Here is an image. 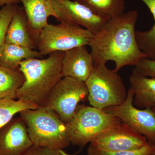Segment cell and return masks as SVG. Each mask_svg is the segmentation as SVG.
<instances>
[{
	"instance_id": "obj_22",
	"label": "cell",
	"mask_w": 155,
	"mask_h": 155,
	"mask_svg": "<svg viewBox=\"0 0 155 155\" xmlns=\"http://www.w3.org/2000/svg\"><path fill=\"white\" fill-rule=\"evenodd\" d=\"M19 6L17 4L7 5L0 9V49L5 42L9 24Z\"/></svg>"
},
{
	"instance_id": "obj_9",
	"label": "cell",
	"mask_w": 155,
	"mask_h": 155,
	"mask_svg": "<svg viewBox=\"0 0 155 155\" xmlns=\"http://www.w3.org/2000/svg\"><path fill=\"white\" fill-rule=\"evenodd\" d=\"M58 21L80 26L96 34L111 19L96 13L77 1L52 0Z\"/></svg>"
},
{
	"instance_id": "obj_5",
	"label": "cell",
	"mask_w": 155,
	"mask_h": 155,
	"mask_svg": "<svg viewBox=\"0 0 155 155\" xmlns=\"http://www.w3.org/2000/svg\"><path fill=\"white\" fill-rule=\"evenodd\" d=\"M85 82L88 91L87 99L92 107L104 110L122 104L127 98V92L122 78L106 64L94 67Z\"/></svg>"
},
{
	"instance_id": "obj_19",
	"label": "cell",
	"mask_w": 155,
	"mask_h": 155,
	"mask_svg": "<svg viewBox=\"0 0 155 155\" xmlns=\"http://www.w3.org/2000/svg\"><path fill=\"white\" fill-rule=\"evenodd\" d=\"M79 2L96 13L109 18H113L124 13V0H78Z\"/></svg>"
},
{
	"instance_id": "obj_18",
	"label": "cell",
	"mask_w": 155,
	"mask_h": 155,
	"mask_svg": "<svg viewBox=\"0 0 155 155\" xmlns=\"http://www.w3.org/2000/svg\"><path fill=\"white\" fill-rule=\"evenodd\" d=\"M147 6L153 14L155 23L147 31H136V38L139 48L146 55L147 58L155 61V0H141Z\"/></svg>"
},
{
	"instance_id": "obj_8",
	"label": "cell",
	"mask_w": 155,
	"mask_h": 155,
	"mask_svg": "<svg viewBox=\"0 0 155 155\" xmlns=\"http://www.w3.org/2000/svg\"><path fill=\"white\" fill-rule=\"evenodd\" d=\"M134 95L133 91L130 87L127 98L122 104L103 110L129 125L145 137L149 143L155 145V112L152 108L136 107L133 104Z\"/></svg>"
},
{
	"instance_id": "obj_6",
	"label": "cell",
	"mask_w": 155,
	"mask_h": 155,
	"mask_svg": "<svg viewBox=\"0 0 155 155\" xmlns=\"http://www.w3.org/2000/svg\"><path fill=\"white\" fill-rule=\"evenodd\" d=\"M94 35L78 25L60 22L48 24L42 29L35 42L38 51L43 56L64 51L78 47L88 45Z\"/></svg>"
},
{
	"instance_id": "obj_13",
	"label": "cell",
	"mask_w": 155,
	"mask_h": 155,
	"mask_svg": "<svg viewBox=\"0 0 155 155\" xmlns=\"http://www.w3.org/2000/svg\"><path fill=\"white\" fill-rule=\"evenodd\" d=\"M27 17L28 28L35 41L44 28L48 25V19H58L52 0H19ZM36 43V42H35Z\"/></svg>"
},
{
	"instance_id": "obj_20",
	"label": "cell",
	"mask_w": 155,
	"mask_h": 155,
	"mask_svg": "<svg viewBox=\"0 0 155 155\" xmlns=\"http://www.w3.org/2000/svg\"><path fill=\"white\" fill-rule=\"evenodd\" d=\"M37 108L36 106L23 101L0 98V128L10 122L17 113L27 109Z\"/></svg>"
},
{
	"instance_id": "obj_3",
	"label": "cell",
	"mask_w": 155,
	"mask_h": 155,
	"mask_svg": "<svg viewBox=\"0 0 155 155\" xmlns=\"http://www.w3.org/2000/svg\"><path fill=\"white\" fill-rule=\"evenodd\" d=\"M19 114L34 145L63 150L71 144L66 124L50 108L42 106L24 110Z\"/></svg>"
},
{
	"instance_id": "obj_28",
	"label": "cell",
	"mask_w": 155,
	"mask_h": 155,
	"mask_svg": "<svg viewBox=\"0 0 155 155\" xmlns=\"http://www.w3.org/2000/svg\"></svg>"
},
{
	"instance_id": "obj_10",
	"label": "cell",
	"mask_w": 155,
	"mask_h": 155,
	"mask_svg": "<svg viewBox=\"0 0 155 155\" xmlns=\"http://www.w3.org/2000/svg\"><path fill=\"white\" fill-rule=\"evenodd\" d=\"M148 143L145 137L122 122L103 131L90 144L97 149L115 152L139 149Z\"/></svg>"
},
{
	"instance_id": "obj_15",
	"label": "cell",
	"mask_w": 155,
	"mask_h": 155,
	"mask_svg": "<svg viewBox=\"0 0 155 155\" xmlns=\"http://www.w3.org/2000/svg\"><path fill=\"white\" fill-rule=\"evenodd\" d=\"M134 95L133 104L140 109L155 107V77L142 76L132 71L129 77Z\"/></svg>"
},
{
	"instance_id": "obj_24",
	"label": "cell",
	"mask_w": 155,
	"mask_h": 155,
	"mask_svg": "<svg viewBox=\"0 0 155 155\" xmlns=\"http://www.w3.org/2000/svg\"><path fill=\"white\" fill-rule=\"evenodd\" d=\"M133 72L145 77H155V61L143 58L135 66Z\"/></svg>"
},
{
	"instance_id": "obj_7",
	"label": "cell",
	"mask_w": 155,
	"mask_h": 155,
	"mask_svg": "<svg viewBox=\"0 0 155 155\" xmlns=\"http://www.w3.org/2000/svg\"><path fill=\"white\" fill-rule=\"evenodd\" d=\"M88 95L85 82L63 77L51 92L44 106L54 111L67 124L72 120L78 104L87 98Z\"/></svg>"
},
{
	"instance_id": "obj_1",
	"label": "cell",
	"mask_w": 155,
	"mask_h": 155,
	"mask_svg": "<svg viewBox=\"0 0 155 155\" xmlns=\"http://www.w3.org/2000/svg\"><path fill=\"white\" fill-rule=\"evenodd\" d=\"M138 13L132 10L111 18L94 35L88 45L94 67L115 62V72L123 67L136 66L141 59L147 58L139 48L136 38V23Z\"/></svg>"
},
{
	"instance_id": "obj_12",
	"label": "cell",
	"mask_w": 155,
	"mask_h": 155,
	"mask_svg": "<svg viewBox=\"0 0 155 155\" xmlns=\"http://www.w3.org/2000/svg\"><path fill=\"white\" fill-rule=\"evenodd\" d=\"M94 67L92 56L86 46L64 52L62 61L63 77H71L85 82Z\"/></svg>"
},
{
	"instance_id": "obj_16",
	"label": "cell",
	"mask_w": 155,
	"mask_h": 155,
	"mask_svg": "<svg viewBox=\"0 0 155 155\" xmlns=\"http://www.w3.org/2000/svg\"><path fill=\"white\" fill-rule=\"evenodd\" d=\"M43 57L38 51L6 42L0 49V64L11 69L19 68V64L23 60Z\"/></svg>"
},
{
	"instance_id": "obj_23",
	"label": "cell",
	"mask_w": 155,
	"mask_h": 155,
	"mask_svg": "<svg viewBox=\"0 0 155 155\" xmlns=\"http://www.w3.org/2000/svg\"><path fill=\"white\" fill-rule=\"evenodd\" d=\"M80 151V150H78L74 153L69 154L63 149L33 145L27 150L24 155H77Z\"/></svg>"
},
{
	"instance_id": "obj_21",
	"label": "cell",
	"mask_w": 155,
	"mask_h": 155,
	"mask_svg": "<svg viewBox=\"0 0 155 155\" xmlns=\"http://www.w3.org/2000/svg\"><path fill=\"white\" fill-rule=\"evenodd\" d=\"M155 145L148 143L139 149L109 152L97 149L89 144L87 155H155Z\"/></svg>"
},
{
	"instance_id": "obj_14",
	"label": "cell",
	"mask_w": 155,
	"mask_h": 155,
	"mask_svg": "<svg viewBox=\"0 0 155 155\" xmlns=\"http://www.w3.org/2000/svg\"><path fill=\"white\" fill-rule=\"evenodd\" d=\"M5 42L35 50L37 48L28 28L27 17L23 8L19 7L7 30Z\"/></svg>"
},
{
	"instance_id": "obj_25",
	"label": "cell",
	"mask_w": 155,
	"mask_h": 155,
	"mask_svg": "<svg viewBox=\"0 0 155 155\" xmlns=\"http://www.w3.org/2000/svg\"><path fill=\"white\" fill-rule=\"evenodd\" d=\"M19 3V0H0V6L2 7L7 5L18 4Z\"/></svg>"
},
{
	"instance_id": "obj_11",
	"label": "cell",
	"mask_w": 155,
	"mask_h": 155,
	"mask_svg": "<svg viewBox=\"0 0 155 155\" xmlns=\"http://www.w3.org/2000/svg\"><path fill=\"white\" fill-rule=\"evenodd\" d=\"M33 145L20 117L0 128V155H24Z\"/></svg>"
},
{
	"instance_id": "obj_2",
	"label": "cell",
	"mask_w": 155,
	"mask_h": 155,
	"mask_svg": "<svg viewBox=\"0 0 155 155\" xmlns=\"http://www.w3.org/2000/svg\"><path fill=\"white\" fill-rule=\"evenodd\" d=\"M64 54V51L55 52L45 59L31 58L22 61L19 69L25 81L17 91V100L38 108L44 106L51 92L63 78Z\"/></svg>"
},
{
	"instance_id": "obj_4",
	"label": "cell",
	"mask_w": 155,
	"mask_h": 155,
	"mask_svg": "<svg viewBox=\"0 0 155 155\" xmlns=\"http://www.w3.org/2000/svg\"><path fill=\"white\" fill-rule=\"evenodd\" d=\"M121 122L103 110L78 105L72 120L66 124L67 135L71 144L83 148L103 131Z\"/></svg>"
},
{
	"instance_id": "obj_17",
	"label": "cell",
	"mask_w": 155,
	"mask_h": 155,
	"mask_svg": "<svg viewBox=\"0 0 155 155\" xmlns=\"http://www.w3.org/2000/svg\"><path fill=\"white\" fill-rule=\"evenodd\" d=\"M25 81L19 68L11 69L0 64V98L17 99V91Z\"/></svg>"
},
{
	"instance_id": "obj_27",
	"label": "cell",
	"mask_w": 155,
	"mask_h": 155,
	"mask_svg": "<svg viewBox=\"0 0 155 155\" xmlns=\"http://www.w3.org/2000/svg\"><path fill=\"white\" fill-rule=\"evenodd\" d=\"M73 1H78V0H73Z\"/></svg>"
},
{
	"instance_id": "obj_26",
	"label": "cell",
	"mask_w": 155,
	"mask_h": 155,
	"mask_svg": "<svg viewBox=\"0 0 155 155\" xmlns=\"http://www.w3.org/2000/svg\"><path fill=\"white\" fill-rule=\"evenodd\" d=\"M152 109L155 112V107H154L152 108Z\"/></svg>"
}]
</instances>
